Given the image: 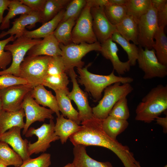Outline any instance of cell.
Returning <instances> with one entry per match:
<instances>
[{"label": "cell", "instance_id": "53", "mask_svg": "<svg viewBox=\"0 0 167 167\" xmlns=\"http://www.w3.org/2000/svg\"><path fill=\"white\" fill-rule=\"evenodd\" d=\"M2 109V103L0 100V109Z\"/></svg>", "mask_w": 167, "mask_h": 167}, {"label": "cell", "instance_id": "48", "mask_svg": "<svg viewBox=\"0 0 167 167\" xmlns=\"http://www.w3.org/2000/svg\"><path fill=\"white\" fill-rule=\"evenodd\" d=\"M155 120L156 123L161 126L163 128L164 132L166 133L167 129V116L165 117H157Z\"/></svg>", "mask_w": 167, "mask_h": 167}, {"label": "cell", "instance_id": "21", "mask_svg": "<svg viewBox=\"0 0 167 167\" xmlns=\"http://www.w3.org/2000/svg\"><path fill=\"white\" fill-rule=\"evenodd\" d=\"M32 96L38 104L47 107L58 116L60 114L55 96L51 91H49L42 84L34 87L30 92Z\"/></svg>", "mask_w": 167, "mask_h": 167}, {"label": "cell", "instance_id": "32", "mask_svg": "<svg viewBox=\"0 0 167 167\" xmlns=\"http://www.w3.org/2000/svg\"><path fill=\"white\" fill-rule=\"evenodd\" d=\"M8 8V12L3 18L1 24L0 30L9 28L10 19L16 15L28 14L32 11L29 8L22 4L19 0H11Z\"/></svg>", "mask_w": 167, "mask_h": 167}, {"label": "cell", "instance_id": "3", "mask_svg": "<svg viewBox=\"0 0 167 167\" xmlns=\"http://www.w3.org/2000/svg\"><path fill=\"white\" fill-rule=\"evenodd\" d=\"M90 65V63L84 67L77 68L79 74L78 82L84 86L86 90L90 93L96 101L101 99L103 91L108 86L117 82L130 84L133 81V78L130 77L116 75L114 71L108 75L93 74L88 70Z\"/></svg>", "mask_w": 167, "mask_h": 167}, {"label": "cell", "instance_id": "4", "mask_svg": "<svg viewBox=\"0 0 167 167\" xmlns=\"http://www.w3.org/2000/svg\"><path fill=\"white\" fill-rule=\"evenodd\" d=\"M133 89L130 83L121 85V83L117 82L107 87L98 104L92 108L94 117L101 120L105 119L116 103L121 99L126 97Z\"/></svg>", "mask_w": 167, "mask_h": 167}, {"label": "cell", "instance_id": "1", "mask_svg": "<svg viewBox=\"0 0 167 167\" xmlns=\"http://www.w3.org/2000/svg\"><path fill=\"white\" fill-rule=\"evenodd\" d=\"M80 129L69 137L74 146L81 145L86 147H102L112 151L121 161L125 167H138L133 154L126 146L117 140L110 138L105 132L102 126V120L95 117L81 122Z\"/></svg>", "mask_w": 167, "mask_h": 167}, {"label": "cell", "instance_id": "46", "mask_svg": "<svg viewBox=\"0 0 167 167\" xmlns=\"http://www.w3.org/2000/svg\"><path fill=\"white\" fill-rule=\"evenodd\" d=\"M11 2L9 0H0V24L2 21L5 11L9 10L8 6Z\"/></svg>", "mask_w": 167, "mask_h": 167}, {"label": "cell", "instance_id": "45", "mask_svg": "<svg viewBox=\"0 0 167 167\" xmlns=\"http://www.w3.org/2000/svg\"><path fill=\"white\" fill-rule=\"evenodd\" d=\"M109 3L108 0H87V4L91 7H105Z\"/></svg>", "mask_w": 167, "mask_h": 167}, {"label": "cell", "instance_id": "8", "mask_svg": "<svg viewBox=\"0 0 167 167\" xmlns=\"http://www.w3.org/2000/svg\"><path fill=\"white\" fill-rule=\"evenodd\" d=\"M41 40L32 39L22 36L16 39L12 44H7L4 50L11 53L12 63L9 67L0 71V75L9 74L19 77L20 65L26 54L33 46L39 43Z\"/></svg>", "mask_w": 167, "mask_h": 167}, {"label": "cell", "instance_id": "26", "mask_svg": "<svg viewBox=\"0 0 167 167\" xmlns=\"http://www.w3.org/2000/svg\"><path fill=\"white\" fill-rule=\"evenodd\" d=\"M81 127L74 121L65 118L62 114L56 118L54 131L59 137L62 144H63L66 143L69 137L77 132Z\"/></svg>", "mask_w": 167, "mask_h": 167}, {"label": "cell", "instance_id": "30", "mask_svg": "<svg viewBox=\"0 0 167 167\" xmlns=\"http://www.w3.org/2000/svg\"><path fill=\"white\" fill-rule=\"evenodd\" d=\"M70 0H46L43 11L40 13L42 24L54 18L65 8Z\"/></svg>", "mask_w": 167, "mask_h": 167}, {"label": "cell", "instance_id": "28", "mask_svg": "<svg viewBox=\"0 0 167 167\" xmlns=\"http://www.w3.org/2000/svg\"><path fill=\"white\" fill-rule=\"evenodd\" d=\"M164 29L158 27L154 35L155 41L152 49L159 62L167 66V37Z\"/></svg>", "mask_w": 167, "mask_h": 167}, {"label": "cell", "instance_id": "25", "mask_svg": "<svg viewBox=\"0 0 167 167\" xmlns=\"http://www.w3.org/2000/svg\"><path fill=\"white\" fill-rule=\"evenodd\" d=\"M65 10V8L53 19L37 29L31 31L26 30L23 36L32 39H41L52 34L62 20Z\"/></svg>", "mask_w": 167, "mask_h": 167}, {"label": "cell", "instance_id": "40", "mask_svg": "<svg viewBox=\"0 0 167 167\" xmlns=\"http://www.w3.org/2000/svg\"><path fill=\"white\" fill-rule=\"evenodd\" d=\"M15 40L14 36H10L6 39L0 41V70H4L12 62V57L11 53L9 51H5V46L11 41Z\"/></svg>", "mask_w": 167, "mask_h": 167}, {"label": "cell", "instance_id": "2", "mask_svg": "<svg viewBox=\"0 0 167 167\" xmlns=\"http://www.w3.org/2000/svg\"><path fill=\"white\" fill-rule=\"evenodd\" d=\"M167 109V86L159 84L142 98L136 110V120L150 123Z\"/></svg>", "mask_w": 167, "mask_h": 167}, {"label": "cell", "instance_id": "17", "mask_svg": "<svg viewBox=\"0 0 167 167\" xmlns=\"http://www.w3.org/2000/svg\"><path fill=\"white\" fill-rule=\"evenodd\" d=\"M21 129L18 126L13 127L0 134V141H3L11 146L12 149L22 158L23 161L30 158L28 151L29 141L24 139L21 135Z\"/></svg>", "mask_w": 167, "mask_h": 167}, {"label": "cell", "instance_id": "43", "mask_svg": "<svg viewBox=\"0 0 167 167\" xmlns=\"http://www.w3.org/2000/svg\"><path fill=\"white\" fill-rule=\"evenodd\" d=\"M46 0H20L23 4L32 11L41 12L43 10Z\"/></svg>", "mask_w": 167, "mask_h": 167}, {"label": "cell", "instance_id": "11", "mask_svg": "<svg viewBox=\"0 0 167 167\" xmlns=\"http://www.w3.org/2000/svg\"><path fill=\"white\" fill-rule=\"evenodd\" d=\"M157 12L151 4L147 12L138 21V45L144 49H152L154 43V35L158 28Z\"/></svg>", "mask_w": 167, "mask_h": 167}, {"label": "cell", "instance_id": "38", "mask_svg": "<svg viewBox=\"0 0 167 167\" xmlns=\"http://www.w3.org/2000/svg\"><path fill=\"white\" fill-rule=\"evenodd\" d=\"M109 115L122 120H127L129 118L130 112L126 97L121 99L116 103Z\"/></svg>", "mask_w": 167, "mask_h": 167}, {"label": "cell", "instance_id": "39", "mask_svg": "<svg viewBox=\"0 0 167 167\" xmlns=\"http://www.w3.org/2000/svg\"><path fill=\"white\" fill-rule=\"evenodd\" d=\"M66 72L62 56L51 57L48 63L46 75H57Z\"/></svg>", "mask_w": 167, "mask_h": 167}, {"label": "cell", "instance_id": "36", "mask_svg": "<svg viewBox=\"0 0 167 167\" xmlns=\"http://www.w3.org/2000/svg\"><path fill=\"white\" fill-rule=\"evenodd\" d=\"M69 81L66 73L55 75H46L42 80L41 84L54 91L67 87Z\"/></svg>", "mask_w": 167, "mask_h": 167}, {"label": "cell", "instance_id": "34", "mask_svg": "<svg viewBox=\"0 0 167 167\" xmlns=\"http://www.w3.org/2000/svg\"><path fill=\"white\" fill-rule=\"evenodd\" d=\"M127 14L132 16L138 23L151 6V0H127Z\"/></svg>", "mask_w": 167, "mask_h": 167}, {"label": "cell", "instance_id": "15", "mask_svg": "<svg viewBox=\"0 0 167 167\" xmlns=\"http://www.w3.org/2000/svg\"><path fill=\"white\" fill-rule=\"evenodd\" d=\"M104 8L92 7L90 10L93 31L97 41L101 44L110 38L117 31L115 26L110 22L106 16Z\"/></svg>", "mask_w": 167, "mask_h": 167}, {"label": "cell", "instance_id": "52", "mask_svg": "<svg viewBox=\"0 0 167 167\" xmlns=\"http://www.w3.org/2000/svg\"><path fill=\"white\" fill-rule=\"evenodd\" d=\"M0 167H7V166L2 163H0Z\"/></svg>", "mask_w": 167, "mask_h": 167}, {"label": "cell", "instance_id": "13", "mask_svg": "<svg viewBox=\"0 0 167 167\" xmlns=\"http://www.w3.org/2000/svg\"><path fill=\"white\" fill-rule=\"evenodd\" d=\"M33 88L26 84L15 85L0 90L2 109L9 111L20 110L25 97Z\"/></svg>", "mask_w": 167, "mask_h": 167}, {"label": "cell", "instance_id": "14", "mask_svg": "<svg viewBox=\"0 0 167 167\" xmlns=\"http://www.w3.org/2000/svg\"><path fill=\"white\" fill-rule=\"evenodd\" d=\"M73 84V88L69 92L67 96L76 104L79 110V118L81 122L90 119L94 117L92 109L89 105L86 93L79 87L76 77L77 76L74 68L67 71Z\"/></svg>", "mask_w": 167, "mask_h": 167}, {"label": "cell", "instance_id": "23", "mask_svg": "<svg viewBox=\"0 0 167 167\" xmlns=\"http://www.w3.org/2000/svg\"><path fill=\"white\" fill-rule=\"evenodd\" d=\"M59 111L64 117H66L78 125L81 123L79 113L73 107L67 95L69 92L67 87L55 91Z\"/></svg>", "mask_w": 167, "mask_h": 167}, {"label": "cell", "instance_id": "22", "mask_svg": "<svg viewBox=\"0 0 167 167\" xmlns=\"http://www.w3.org/2000/svg\"><path fill=\"white\" fill-rule=\"evenodd\" d=\"M73 154L72 163L74 167H113L109 162H100L91 157L87 154L86 147L84 146H74Z\"/></svg>", "mask_w": 167, "mask_h": 167}, {"label": "cell", "instance_id": "33", "mask_svg": "<svg viewBox=\"0 0 167 167\" xmlns=\"http://www.w3.org/2000/svg\"><path fill=\"white\" fill-rule=\"evenodd\" d=\"M111 39L114 42L119 44L126 52L131 66H135L139 53V48L136 45L130 43L117 31L113 34Z\"/></svg>", "mask_w": 167, "mask_h": 167}, {"label": "cell", "instance_id": "24", "mask_svg": "<svg viewBox=\"0 0 167 167\" xmlns=\"http://www.w3.org/2000/svg\"><path fill=\"white\" fill-rule=\"evenodd\" d=\"M115 27L117 32L122 37L136 45H138V23L132 16L127 14Z\"/></svg>", "mask_w": 167, "mask_h": 167}, {"label": "cell", "instance_id": "50", "mask_svg": "<svg viewBox=\"0 0 167 167\" xmlns=\"http://www.w3.org/2000/svg\"><path fill=\"white\" fill-rule=\"evenodd\" d=\"M63 167H74L72 163H69Z\"/></svg>", "mask_w": 167, "mask_h": 167}, {"label": "cell", "instance_id": "6", "mask_svg": "<svg viewBox=\"0 0 167 167\" xmlns=\"http://www.w3.org/2000/svg\"><path fill=\"white\" fill-rule=\"evenodd\" d=\"M62 52V56L67 72L71 69L82 68L84 64L83 58L88 53L93 51H100L101 44L98 41L92 44L81 43L75 44L72 43L64 45L59 43Z\"/></svg>", "mask_w": 167, "mask_h": 167}, {"label": "cell", "instance_id": "9", "mask_svg": "<svg viewBox=\"0 0 167 167\" xmlns=\"http://www.w3.org/2000/svg\"><path fill=\"white\" fill-rule=\"evenodd\" d=\"M137 62L139 67L144 72L143 79L163 78L167 75V66L158 61L154 50L144 49L139 46Z\"/></svg>", "mask_w": 167, "mask_h": 167}, {"label": "cell", "instance_id": "41", "mask_svg": "<svg viewBox=\"0 0 167 167\" xmlns=\"http://www.w3.org/2000/svg\"><path fill=\"white\" fill-rule=\"evenodd\" d=\"M51 164V155L43 153L35 158H30L24 161L19 167H49Z\"/></svg>", "mask_w": 167, "mask_h": 167}, {"label": "cell", "instance_id": "20", "mask_svg": "<svg viewBox=\"0 0 167 167\" xmlns=\"http://www.w3.org/2000/svg\"><path fill=\"white\" fill-rule=\"evenodd\" d=\"M25 116L22 108L16 111L0 109V134L15 126L24 129L25 125L24 118Z\"/></svg>", "mask_w": 167, "mask_h": 167}, {"label": "cell", "instance_id": "51", "mask_svg": "<svg viewBox=\"0 0 167 167\" xmlns=\"http://www.w3.org/2000/svg\"><path fill=\"white\" fill-rule=\"evenodd\" d=\"M136 164L138 167H141L140 165V163L139 162L137 161L136 163ZM164 167H167V165H166Z\"/></svg>", "mask_w": 167, "mask_h": 167}, {"label": "cell", "instance_id": "44", "mask_svg": "<svg viewBox=\"0 0 167 167\" xmlns=\"http://www.w3.org/2000/svg\"><path fill=\"white\" fill-rule=\"evenodd\" d=\"M157 20L159 27L163 28L167 25V4L157 12Z\"/></svg>", "mask_w": 167, "mask_h": 167}, {"label": "cell", "instance_id": "31", "mask_svg": "<svg viewBox=\"0 0 167 167\" xmlns=\"http://www.w3.org/2000/svg\"><path fill=\"white\" fill-rule=\"evenodd\" d=\"M21 157L6 143L0 141V163L19 167L23 163Z\"/></svg>", "mask_w": 167, "mask_h": 167}, {"label": "cell", "instance_id": "49", "mask_svg": "<svg viewBox=\"0 0 167 167\" xmlns=\"http://www.w3.org/2000/svg\"><path fill=\"white\" fill-rule=\"evenodd\" d=\"M109 3L120 6H125L127 0H108Z\"/></svg>", "mask_w": 167, "mask_h": 167}, {"label": "cell", "instance_id": "35", "mask_svg": "<svg viewBox=\"0 0 167 167\" xmlns=\"http://www.w3.org/2000/svg\"><path fill=\"white\" fill-rule=\"evenodd\" d=\"M104 10L109 21L115 26L119 23L127 14V9L125 5L109 3L104 7Z\"/></svg>", "mask_w": 167, "mask_h": 167}, {"label": "cell", "instance_id": "37", "mask_svg": "<svg viewBox=\"0 0 167 167\" xmlns=\"http://www.w3.org/2000/svg\"><path fill=\"white\" fill-rule=\"evenodd\" d=\"M87 3V0H70L65 8L63 16L60 22L72 18L78 19Z\"/></svg>", "mask_w": 167, "mask_h": 167}, {"label": "cell", "instance_id": "19", "mask_svg": "<svg viewBox=\"0 0 167 167\" xmlns=\"http://www.w3.org/2000/svg\"><path fill=\"white\" fill-rule=\"evenodd\" d=\"M30 56H47L51 57L62 56V52L59 43L53 33L43 38L38 43L33 46L28 52Z\"/></svg>", "mask_w": 167, "mask_h": 167}, {"label": "cell", "instance_id": "42", "mask_svg": "<svg viewBox=\"0 0 167 167\" xmlns=\"http://www.w3.org/2000/svg\"><path fill=\"white\" fill-rule=\"evenodd\" d=\"M28 84L24 79L11 74L0 75V90L16 85Z\"/></svg>", "mask_w": 167, "mask_h": 167}, {"label": "cell", "instance_id": "16", "mask_svg": "<svg viewBox=\"0 0 167 167\" xmlns=\"http://www.w3.org/2000/svg\"><path fill=\"white\" fill-rule=\"evenodd\" d=\"M40 13L32 11L29 13L21 15L19 18L14 19L11 28L1 33L0 39L8 34L12 36L15 35V39L23 36L26 30V27L31 29L35 26L36 23H41Z\"/></svg>", "mask_w": 167, "mask_h": 167}, {"label": "cell", "instance_id": "18", "mask_svg": "<svg viewBox=\"0 0 167 167\" xmlns=\"http://www.w3.org/2000/svg\"><path fill=\"white\" fill-rule=\"evenodd\" d=\"M101 44L100 52L104 57L111 61L114 70L118 74L123 75L129 71L131 66L129 61L122 62L120 60L118 54L119 49L111 38Z\"/></svg>", "mask_w": 167, "mask_h": 167}, {"label": "cell", "instance_id": "29", "mask_svg": "<svg viewBox=\"0 0 167 167\" xmlns=\"http://www.w3.org/2000/svg\"><path fill=\"white\" fill-rule=\"evenodd\" d=\"M77 19L72 18L59 24L53 34L59 43L66 45L72 43L71 32Z\"/></svg>", "mask_w": 167, "mask_h": 167}, {"label": "cell", "instance_id": "10", "mask_svg": "<svg viewBox=\"0 0 167 167\" xmlns=\"http://www.w3.org/2000/svg\"><path fill=\"white\" fill-rule=\"evenodd\" d=\"M91 8L86 3L77 19L71 32L72 43L92 44L97 41L93 29Z\"/></svg>", "mask_w": 167, "mask_h": 167}, {"label": "cell", "instance_id": "12", "mask_svg": "<svg viewBox=\"0 0 167 167\" xmlns=\"http://www.w3.org/2000/svg\"><path fill=\"white\" fill-rule=\"evenodd\" d=\"M24 112L26 121L23 131L25 135L30 126L35 122H44L46 119H53L54 111L49 109L41 106L35 101L30 92L25 97L21 106Z\"/></svg>", "mask_w": 167, "mask_h": 167}, {"label": "cell", "instance_id": "7", "mask_svg": "<svg viewBox=\"0 0 167 167\" xmlns=\"http://www.w3.org/2000/svg\"><path fill=\"white\" fill-rule=\"evenodd\" d=\"M54 123L53 119H50L49 123H44L37 129L31 127L28 129L25 134L26 137L36 135L38 138L35 142L31 143L29 142L28 151L30 156L32 154L44 152L51 146L50 143L59 139V137L55 133Z\"/></svg>", "mask_w": 167, "mask_h": 167}, {"label": "cell", "instance_id": "5", "mask_svg": "<svg viewBox=\"0 0 167 167\" xmlns=\"http://www.w3.org/2000/svg\"><path fill=\"white\" fill-rule=\"evenodd\" d=\"M51 57L27 56L20 65L19 77L25 79L28 84L33 88L41 84L42 80L46 75Z\"/></svg>", "mask_w": 167, "mask_h": 167}, {"label": "cell", "instance_id": "47", "mask_svg": "<svg viewBox=\"0 0 167 167\" xmlns=\"http://www.w3.org/2000/svg\"><path fill=\"white\" fill-rule=\"evenodd\" d=\"M166 4L167 0H151V6L157 11L161 10Z\"/></svg>", "mask_w": 167, "mask_h": 167}, {"label": "cell", "instance_id": "27", "mask_svg": "<svg viewBox=\"0 0 167 167\" xmlns=\"http://www.w3.org/2000/svg\"><path fill=\"white\" fill-rule=\"evenodd\" d=\"M128 125L127 120L118 119L109 115L102 120L103 130L108 135L114 140H117L118 135L124 131Z\"/></svg>", "mask_w": 167, "mask_h": 167}]
</instances>
